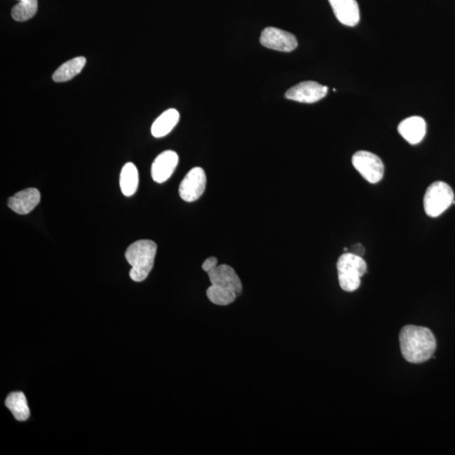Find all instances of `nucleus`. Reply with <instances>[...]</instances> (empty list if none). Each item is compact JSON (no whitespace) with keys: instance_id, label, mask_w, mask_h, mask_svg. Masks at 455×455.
I'll return each mask as SVG.
<instances>
[{"instance_id":"1","label":"nucleus","mask_w":455,"mask_h":455,"mask_svg":"<svg viewBox=\"0 0 455 455\" xmlns=\"http://www.w3.org/2000/svg\"><path fill=\"white\" fill-rule=\"evenodd\" d=\"M400 349L409 362L421 363L433 357L437 348L435 337L429 329L406 325L400 333Z\"/></svg>"},{"instance_id":"2","label":"nucleus","mask_w":455,"mask_h":455,"mask_svg":"<svg viewBox=\"0 0 455 455\" xmlns=\"http://www.w3.org/2000/svg\"><path fill=\"white\" fill-rule=\"evenodd\" d=\"M211 286L207 290L208 299L216 306H226L235 302L242 293V283L231 266L222 264L208 271Z\"/></svg>"},{"instance_id":"3","label":"nucleus","mask_w":455,"mask_h":455,"mask_svg":"<svg viewBox=\"0 0 455 455\" xmlns=\"http://www.w3.org/2000/svg\"><path fill=\"white\" fill-rule=\"evenodd\" d=\"M157 245L153 240H140L128 246L125 253L127 261L131 265L130 278L135 282H143L151 271Z\"/></svg>"},{"instance_id":"4","label":"nucleus","mask_w":455,"mask_h":455,"mask_svg":"<svg viewBox=\"0 0 455 455\" xmlns=\"http://www.w3.org/2000/svg\"><path fill=\"white\" fill-rule=\"evenodd\" d=\"M338 280L346 292L357 290L361 285V278L366 273L367 264L363 258L353 253H344L338 259Z\"/></svg>"},{"instance_id":"5","label":"nucleus","mask_w":455,"mask_h":455,"mask_svg":"<svg viewBox=\"0 0 455 455\" xmlns=\"http://www.w3.org/2000/svg\"><path fill=\"white\" fill-rule=\"evenodd\" d=\"M452 204H455L454 191L447 183L440 181L433 182L426 191L423 206L428 216L436 218Z\"/></svg>"},{"instance_id":"6","label":"nucleus","mask_w":455,"mask_h":455,"mask_svg":"<svg viewBox=\"0 0 455 455\" xmlns=\"http://www.w3.org/2000/svg\"><path fill=\"white\" fill-rule=\"evenodd\" d=\"M354 168L356 169L367 182L376 184L381 181L385 175V165L381 158L369 151H358L352 158Z\"/></svg>"},{"instance_id":"7","label":"nucleus","mask_w":455,"mask_h":455,"mask_svg":"<svg viewBox=\"0 0 455 455\" xmlns=\"http://www.w3.org/2000/svg\"><path fill=\"white\" fill-rule=\"evenodd\" d=\"M207 177L201 167H195L186 175L179 186V194L184 201H197L205 191Z\"/></svg>"},{"instance_id":"8","label":"nucleus","mask_w":455,"mask_h":455,"mask_svg":"<svg viewBox=\"0 0 455 455\" xmlns=\"http://www.w3.org/2000/svg\"><path fill=\"white\" fill-rule=\"evenodd\" d=\"M261 44L276 51L290 53L298 47L295 36L276 27H266L260 37Z\"/></svg>"},{"instance_id":"9","label":"nucleus","mask_w":455,"mask_h":455,"mask_svg":"<svg viewBox=\"0 0 455 455\" xmlns=\"http://www.w3.org/2000/svg\"><path fill=\"white\" fill-rule=\"evenodd\" d=\"M328 93V87L315 81L298 83L285 93V98L301 103H315L320 101Z\"/></svg>"},{"instance_id":"10","label":"nucleus","mask_w":455,"mask_h":455,"mask_svg":"<svg viewBox=\"0 0 455 455\" xmlns=\"http://www.w3.org/2000/svg\"><path fill=\"white\" fill-rule=\"evenodd\" d=\"M178 162V154L172 150H166L158 154L151 167L154 181L157 183L166 182L174 173Z\"/></svg>"},{"instance_id":"11","label":"nucleus","mask_w":455,"mask_h":455,"mask_svg":"<svg viewBox=\"0 0 455 455\" xmlns=\"http://www.w3.org/2000/svg\"><path fill=\"white\" fill-rule=\"evenodd\" d=\"M334 14L341 24L355 27L360 20V11L356 0H329Z\"/></svg>"},{"instance_id":"12","label":"nucleus","mask_w":455,"mask_h":455,"mask_svg":"<svg viewBox=\"0 0 455 455\" xmlns=\"http://www.w3.org/2000/svg\"><path fill=\"white\" fill-rule=\"evenodd\" d=\"M40 191L36 189H27L19 191L8 201V206L18 215H28L39 205Z\"/></svg>"},{"instance_id":"13","label":"nucleus","mask_w":455,"mask_h":455,"mask_svg":"<svg viewBox=\"0 0 455 455\" xmlns=\"http://www.w3.org/2000/svg\"><path fill=\"white\" fill-rule=\"evenodd\" d=\"M398 132L409 144L415 145L424 139L427 124L421 116H411L399 124Z\"/></svg>"},{"instance_id":"14","label":"nucleus","mask_w":455,"mask_h":455,"mask_svg":"<svg viewBox=\"0 0 455 455\" xmlns=\"http://www.w3.org/2000/svg\"><path fill=\"white\" fill-rule=\"evenodd\" d=\"M179 120V114L175 109H169L163 112L152 125V135L154 137H163L169 135L177 126Z\"/></svg>"},{"instance_id":"15","label":"nucleus","mask_w":455,"mask_h":455,"mask_svg":"<svg viewBox=\"0 0 455 455\" xmlns=\"http://www.w3.org/2000/svg\"><path fill=\"white\" fill-rule=\"evenodd\" d=\"M86 64V58L85 57H74L73 60L65 62L53 74V81L61 83L70 81L81 73Z\"/></svg>"},{"instance_id":"16","label":"nucleus","mask_w":455,"mask_h":455,"mask_svg":"<svg viewBox=\"0 0 455 455\" xmlns=\"http://www.w3.org/2000/svg\"><path fill=\"white\" fill-rule=\"evenodd\" d=\"M139 171L133 163H127L123 167L120 175V186L122 193L126 197H131L135 194L139 186Z\"/></svg>"},{"instance_id":"17","label":"nucleus","mask_w":455,"mask_h":455,"mask_svg":"<svg viewBox=\"0 0 455 455\" xmlns=\"http://www.w3.org/2000/svg\"><path fill=\"white\" fill-rule=\"evenodd\" d=\"M6 405L18 421H27L30 416V409L28 407L26 395L22 392L11 393L8 396Z\"/></svg>"},{"instance_id":"18","label":"nucleus","mask_w":455,"mask_h":455,"mask_svg":"<svg viewBox=\"0 0 455 455\" xmlns=\"http://www.w3.org/2000/svg\"><path fill=\"white\" fill-rule=\"evenodd\" d=\"M18 5L12 9V18L16 22H23L34 18L39 9L37 0H18Z\"/></svg>"},{"instance_id":"19","label":"nucleus","mask_w":455,"mask_h":455,"mask_svg":"<svg viewBox=\"0 0 455 455\" xmlns=\"http://www.w3.org/2000/svg\"><path fill=\"white\" fill-rule=\"evenodd\" d=\"M216 266H218V259L215 257H211L208 258L207 260L203 262L202 267L203 270L208 273V271L214 269Z\"/></svg>"}]
</instances>
